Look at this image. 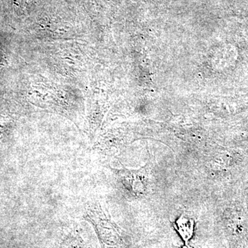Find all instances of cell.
I'll return each instance as SVG.
<instances>
[{"label": "cell", "mask_w": 248, "mask_h": 248, "mask_svg": "<svg viewBox=\"0 0 248 248\" xmlns=\"http://www.w3.org/2000/svg\"><path fill=\"white\" fill-rule=\"evenodd\" d=\"M174 227L186 244L192 239L195 232V223L190 217L182 215L174 222Z\"/></svg>", "instance_id": "obj_1"}, {"label": "cell", "mask_w": 248, "mask_h": 248, "mask_svg": "<svg viewBox=\"0 0 248 248\" xmlns=\"http://www.w3.org/2000/svg\"><path fill=\"white\" fill-rule=\"evenodd\" d=\"M180 248H193L190 247V246H188V245H187V244H185V245H184V246H182V247H181Z\"/></svg>", "instance_id": "obj_2"}]
</instances>
